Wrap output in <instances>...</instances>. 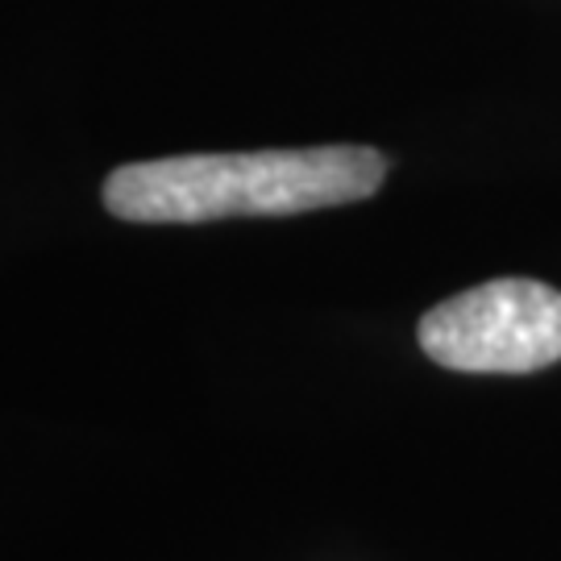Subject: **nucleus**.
Returning a JSON list of instances; mask_svg holds the SVG:
<instances>
[{"label": "nucleus", "instance_id": "nucleus-1", "mask_svg": "<svg viewBox=\"0 0 561 561\" xmlns=\"http://www.w3.org/2000/svg\"><path fill=\"white\" fill-rule=\"evenodd\" d=\"M387 180L370 146L175 154L117 167L104 180V208L134 225H201L225 217H291L358 204Z\"/></svg>", "mask_w": 561, "mask_h": 561}, {"label": "nucleus", "instance_id": "nucleus-2", "mask_svg": "<svg viewBox=\"0 0 561 561\" xmlns=\"http://www.w3.org/2000/svg\"><path fill=\"white\" fill-rule=\"evenodd\" d=\"M421 350L461 375H528L561 362V291L537 279H491L424 312Z\"/></svg>", "mask_w": 561, "mask_h": 561}]
</instances>
